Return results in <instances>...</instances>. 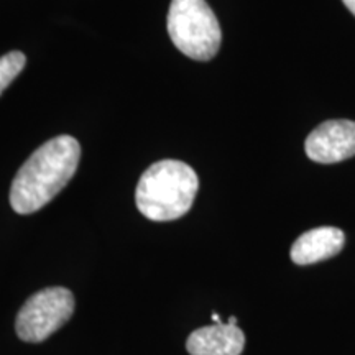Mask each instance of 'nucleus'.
I'll use <instances>...</instances> for the list:
<instances>
[{"label": "nucleus", "mask_w": 355, "mask_h": 355, "mask_svg": "<svg viewBox=\"0 0 355 355\" xmlns=\"http://www.w3.org/2000/svg\"><path fill=\"white\" fill-rule=\"evenodd\" d=\"M81 146L74 137L61 135L35 150L17 173L10 204L19 214H32L46 206L69 183L78 170Z\"/></svg>", "instance_id": "f257e3e1"}, {"label": "nucleus", "mask_w": 355, "mask_h": 355, "mask_svg": "<svg viewBox=\"0 0 355 355\" xmlns=\"http://www.w3.org/2000/svg\"><path fill=\"white\" fill-rule=\"evenodd\" d=\"M199 189L196 171L178 159L153 163L140 176L135 201L146 219L168 222L183 217Z\"/></svg>", "instance_id": "f03ea898"}, {"label": "nucleus", "mask_w": 355, "mask_h": 355, "mask_svg": "<svg viewBox=\"0 0 355 355\" xmlns=\"http://www.w3.org/2000/svg\"><path fill=\"white\" fill-rule=\"evenodd\" d=\"M168 33L178 50L196 61L212 60L222 42L219 20L206 0H171Z\"/></svg>", "instance_id": "7ed1b4c3"}, {"label": "nucleus", "mask_w": 355, "mask_h": 355, "mask_svg": "<svg viewBox=\"0 0 355 355\" xmlns=\"http://www.w3.org/2000/svg\"><path fill=\"white\" fill-rule=\"evenodd\" d=\"M74 306V296L69 290L44 288L21 306L15 322L17 334L25 343H43L69 321Z\"/></svg>", "instance_id": "20e7f679"}, {"label": "nucleus", "mask_w": 355, "mask_h": 355, "mask_svg": "<svg viewBox=\"0 0 355 355\" xmlns=\"http://www.w3.org/2000/svg\"><path fill=\"white\" fill-rule=\"evenodd\" d=\"M304 150L309 159L321 165H332L355 157V122H322L308 135Z\"/></svg>", "instance_id": "39448f33"}, {"label": "nucleus", "mask_w": 355, "mask_h": 355, "mask_svg": "<svg viewBox=\"0 0 355 355\" xmlns=\"http://www.w3.org/2000/svg\"><path fill=\"white\" fill-rule=\"evenodd\" d=\"M245 336L232 324H212L188 337L186 349L191 355H241Z\"/></svg>", "instance_id": "423d86ee"}, {"label": "nucleus", "mask_w": 355, "mask_h": 355, "mask_svg": "<svg viewBox=\"0 0 355 355\" xmlns=\"http://www.w3.org/2000/svg\"><path fill=\"white\" fill-rule=\"evenodd\" d=\"M344 232L337 227L311 229L296 239L291 247V260L296 265H311L332 259L344 248Z\"/></svg>", "instance_id": "0eeeda50"}, {"label": "nucleus", "mask_w": 355, "mask_h": 355, "mask_svg": "<svg viewBox=\"0 0 355 355\" xmlns=\"http://www.w3.org/2000/svg\"><path fill=\"white\" fill-rule=\"evenodd\" d=\"M25 64L26 58L21 51H10L0 58V94L19 76Z\"/></svg>", "instance_id": "6e6552de"}, {"label": "nucleus", "mask_w": 355, "mask_h": 355, "mask_svg": "<svg viewBox=\"0 0 355 355\" xmlns=\"http://www.w3.org/2000/svg\"><path fill=\"white\" fill-rule=\"evenodd\" d=\"M343 2L345 3V7H347L349 10L355 15V0H343Z\"/></svg>", "instance_id": "1a4fd4ad"}, {"label": "nucleus", "mask_w": 355, "mask_h": 355, "mask_svg": "<svg viewBox=\"0 0 355 355\" xmlns=\"http://www.w3.org/2000/svg\"><path fill=\"white\" fill-rule=\"evenodd\" d=\"M212 321H214V324H224V322H222L220 316L217 313H212Z\"/></svg>", "instance_id": "9d476101"}, {"label": "nucleus", "mask_w": 355, "mask_h": 355, "mask_svg": "<svg viewBox=\"0 0 355 355\" xmlns=\"http://www.w3.org/2000/svg\"><path fill=\"white\" fill-rule=\"evenodd\" d=\"M227 324H232V326H237V318H235V316H230V318H229V321H227Z\"/></svg>", "instance_id": "9b49d317"}]
</instances>
